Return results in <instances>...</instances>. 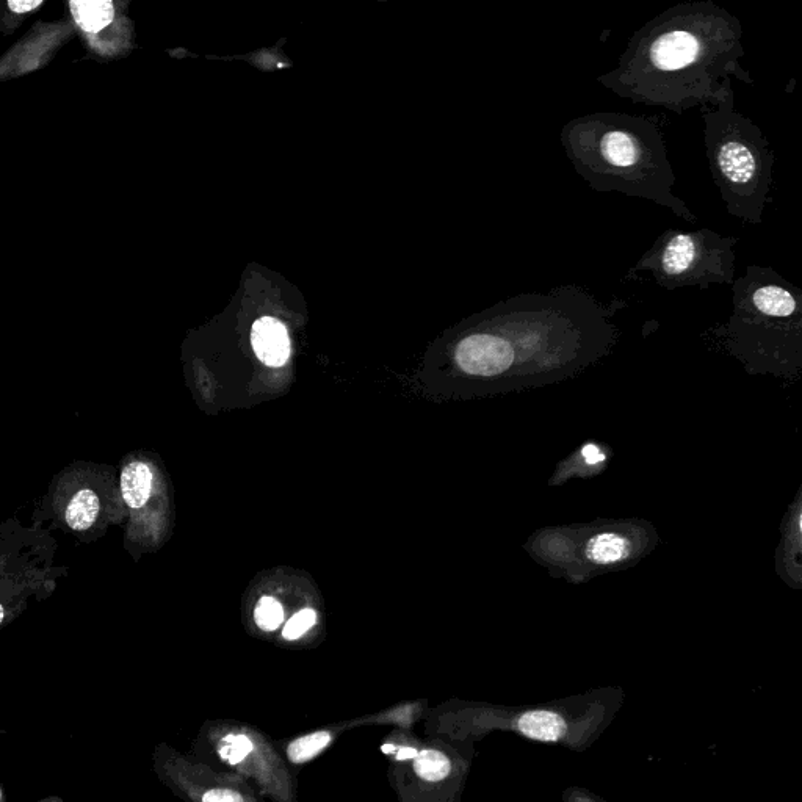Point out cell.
Masks as SVG:
<instances>
[{"label": "cell", "instance_id": "cell-6", "mask_svg": "<svg viewBox=\"0 0 802 802\" xmlns=\"http://www.w3.org/2000/svg\"><path fill=\"white\" fill-rule=\"evenodd\" d=\"M625 699L621 687H600L536 704L485 705L475 715V729L500 730L535 743L585 752L607 732Z\"/></svg>", "mask_w": 802, "mask_h": 802}, {"label": "cell", "instance_id": "cell-11", "mask_svg": "<svg viewBox=\"0 0 802 802\" xmlns=\"http://www.w3.org/2000/svg\"><path fill=\"white\" fill-rule=\"evenodd\" d=\"M613 458V450L604 442L588 441L561 459L555 467L549 486H563L572 480H589L604 474Z\"/></svg>", "mask_w": 802, "mask_h": 802}, {"label": "cell", "instance_id": "cell-10", "mask_svg": "<svg viewBox=\"0 0 802 802\" xmlns=\"http://www.w3.org/2000/svg\"><path fill=\"white\" fill-rule=\"evenodd\" d=\"M802 489L799 488L781 525V539L776 549V572L785 585L802 588Z\"/></svg>", "mask_w": 802, "mask_h": 802}, {"label": "cell", "instance_id": "cell-5", "mask_svg": "<svg viewBox=\"0 0 802 802\" xmlns=\"http://www.w3.org/2000/svg\"><path fill=\"white\" fill-rule=\"evenodd\" d=\"M705 154L727 214L759 226L770 204L774 157L770 141L751 118L735 109L732 88L702 109Z\"/></svg>", "mask_w": 802, "mask_h": 802}, {"label": "cell", "instance_id": "cell-13", "mask_svg": "<svg viewBox=\"0 0 802 802\" xmlns=\"http://www.w3.org/2000/svg\"><path fill=\"white\" fill-rule=\"evenodd\" d=\"M121 494L132 510L148 503L152 492V470L143 461H132L121 472Z\"/></svg>", "mask_w": 802, "mask_h": 802}, {"label": "cell", "instance_id": "cell-18", "mask_svg": "<svg viewBox=\"0 0 802 802\" xmlns=\"http://www.w3.org/2000/svg\"><path fill=\"white\" fill-rule=\"evenodd\" d=\"M284 621V610L273 597H262L256 608V622L265 632H273Z\"/></svg>", "mask_w": 802, "mask_h": 802}, {"label": "cell", "instance_id": "cell-27", "mask_svg": "<svg viewBox=\"0 0 802 802\" xmlns=\"http://www.w3.org/2000/svg\"><path fill=\"white\" fill-rule=\"evenodd\" d=\"M0 799H2V790H0Z\"/></svg>", "mask_w": 802, "mask_h": 802}, {"label": "cell", "instance_id": "cell-16", "mask_svg": "<svg viewBox=\"0 0 802 802\" xmlns=\"http://www.w3.org/2000/svg\"><path fill=\"white\" fill-rule=\"evenodd\" d=\"M414 771L427 782H442L452 776L453 762L445 752L427 749L414 759Z\"/></svg>", "mask_w": 802, "mask_h": 802}, {"label": "cell", "instance_id": "cell-17", "mask_svg": "<svg viewBox=\"0 0 802 802\" xmlns=\"http://www.w3.org/2000/svg\"><path fill=\"white\" fill-rule=\"evenodd\" d=\"M331 741V734L329 732H315V734L308 735V737L300 738V740L293 741L292 745L287 749V756H289L292 763H304L311 760L312 757L317 756L318 752H322Z\"/></svg>", "mask_w": 802, "mask_h": 802}, {"label": "cell", "instance_id": "cell-24", "mask_svg": "<svg viewBox=\"0 0 802 802\" xmlns=\"http://www.w3.org/2000/svg\"><path fill=\"white\" fill-rule=\"evenodd\" d=\"M417 756H419V752L414 748H398V760L416 759Z\"/></svg>", "mask_w": 802, "mask_h": 802}, {"label": "cell", "instance_id": "cell-19", "mask_svg": "<svg viewBox=\"0 0 802 802\" xmlns=\"http://www.w3.org/2000/svg\"><path fill=\"white\" fill-rule=\"evenodd\" d=\"M315 622H317V613L311 608H304L287 622L286 627L282 630V636L289 641L298 640L300 636L314 627Z\"/></svg>", "mask_w": 802, "mask_h": 802}, {"label": "cell", "instance_id": "cell-9", "mask_svg": "<svg viewBox=\"0 0 802 802\" xmlns=\"http://www.w3.org/2000/svg\"><path fill=\"white\" fill-rule=\"evenodd\" d=\"M582 522L555 525L536 530L524 544L525 552L546 568L553 579H563L572 585L588 582L580 558Z\"/></svg>", "mask_w": 802, "mask_h": 802}, {"label": "cell", "instance_id": "cell-20", "mask_svg": "<svg viewBox=\"0 0 802 802\" xmlns=\"http://www.w3.org/2000/svg\"><path fill=\"white\" fill-rule=\"evenodd\" d=\"M224 741L229 743V746L221 749L220 756L224 760H228L232 765L242 762L253 751V743L245 735H228V737L224 738Z\"/></svg>", "mask_w": 802, "mask_h": 802}, {"label": "cell", "instance_id": "cell-3", "mask_svg": "<svg viewBox=\"0 0 802 802\" xmlns=\"http://www.w3.org/2000/svg\"><path fill=\"white\" fill-rule=\"evenodd\" d=\"M560 141L575 173L596 192L646 199L688 223L696 221L672 192L677 176L654 121L630 113H589L564 124Z\"/></svg>", "mask_w": 802, "mask_h": 802}, {"label": "cell", "instance_id": "cell-22", "mask_svg": "<svg viewBox=\"0 0 802 802\" xmlns=\"http://www.w3.org/2000/svg\"><path fill=\"white\" fill-rule=\"evenodd\" d=\"M203 802H245V799L228 788H215L204 795Z\"/></svg>", "mask_w": 802, "mask_h": 802}, {"label": "cell", "instance_id": "cell-1", "mask_svg": "<svg viewBox=\"0 0 802 802\" xmlns=\"http://www.w3.org/2000/svg\"><path fill=\"white\" fill-rule=\"evenodd\" d=\"M615 314V304L579 286L521 293L481 314L456 342L453 361L488 394L563 383L610 355Z\"/></svg>", "mask_w": 802, "mask_h": 802}, {"label": "cell", "instance_id": "cell-26", "mask_svg": "<svg viewBox=\"0 0 802 802\" xmlns=\"http://www.w3.org/2000/svg\"><path fill=\"white\" fill-rule=\"evenodd\" d=\"M4 618H5V610H4V607H2V605H0V624H2V621H4Z\"/></svg>", "mask_w": 802, "mask_h": 802}, {"label": "cell", "instance_id": "cell-25", "mask_svg": "<svg viewBox=\"0 0 802 802\" xmlns=\"http://www.w3.org/2000/svg\"><path fill=\"white\" fill-rule=\"evenodd\" d=\"M381 751H383L384 754H391V752L398 751V748L395 745H386L381 748Z\"/></svg>", "mask_w": 802, "mask_h": 802}, {"label": "cell", "instance_id": "cell-21", "mask_svg": "<svg viewBox=\"0 0 802 802\" xmlns=\"http://www.w3.org/2000/svg\"><path fill=\"white\" fill-rule=\"evenodd\" d=\"M563 802H607V799L594 793L593 790L571 785L563 790Z\"/></svg>", "mask_w": 802, "mask_h": 802}, {"label": "cell", "instance_id": "cell-23", "mask_svg": "<svg viewBox=\"0 0 802 802\" xmlns=\"http://www.w3.org/2000/svg\"><path fill=\"white\" fill-rule=\"evenodd\" d=\"M43 5V0H10L8 7L15 13H30L32 10H37L38 7Z\"/></svg>", "mask_w": 802, "mask_h": 802}, {"label": "cell", "instance_id": "cell-12", "mask_svg": "<svg viewBox=\"0 0 802 802\" xmlns=\"http://www.w3.org/2000/svg\"><path fill=\"white\" fill-rule=\"evenodd\" d=\"M251 345L257 358L270 367L286 364L292 350L286 326L273 317H262L254 323Z\"/></svg>", "mask_w": 802, "mask_h": 802}, {"label": "cell", "instance_id": "cell-15", "mask_svg": "<svg viewBox=\"0 0 802 802\" xmlns=\"http://www.w3.org/2000/svg\"><path fill=\"white\" fill-rule=\"evenodd\" d=\"M99 508L101 502L98 494L91 489H80L68 503L65 513L66 524L74 532H85L93 527L98 519Z\"/></svg>", "mask_w": 802, "mask_h": 802}, {"label": "cell", "instance_id": "cell-7", "mask_svg": "<svg viewBox=\"0 0 802 802\" xmlns=\"http://www.w3.org/2000/svg\"><path fill=\"white\" fill-rule=\"evenodd\" d=\"M737 243V237H726L709 228L668 229L658 235L654 245L630 268L627 279L649 273L655 284L665 290L685 287L707 290L715 284L732 286Z\"/></svg>", "mask_w": 802, "mask_h": 802}, {"label": "cell", "instance_id": "cell-4", "mask_svg": "<svg viewBox=\"0 0 802 802\" xmlns=\"http://www.w3.org/2000/svg\"><path fill=\"white\" fill-rule=\"evenodd\" d=\"M724 326L727 353L751 375L798 380L802 370V292L773 267L751 264L732 284Z\"/></svg>", "mask_w": 802, "mask_h": 802}, {"label": "cell", "instance_id": "cell-2", "mask_svg": "<svg viewBox=\"0 0 802 802\" xmlns=\"http://www.w3.org/2000/svg\"><path fill=\"white\" fill-rule=\"evenodd\" d=\"M743 57V26L732 13L712 0L682 2L636 30L597 82L633 104L682 115L718 104L732 77L754 85Z\"/></svg>", "mask_w": 802, "mask_h": 802}, {"label": "cell", "instance_id": "cell-14", "mask_svg": "<svg viewBox=\"0 0 802 802\" xmlns=\"http://www.w3.org/2000/svg\"><path fill=\"white\" fill-rule=\"evenodd\" d=\"M69 7L79 29L90 35L107 29L115 19V5L110 0H73Z\"/></svg>", "mask_w": 802, "mask_h": 802}, {"label": "cell", "instance_id": "cell-8", "mask_svg": "<svg viewBox=\"0 0 802 802\" xmlns=\"http://www.w3.org/2000/svg\"><path fill=\"white\" fill-rule=\"evenodd\" d=\"M658 544L657 528L646 519L582 522L580 558L586 580L633 568Z\"/></svg>", "mask_w": 802, "mask_h": 802}]
</instances>
